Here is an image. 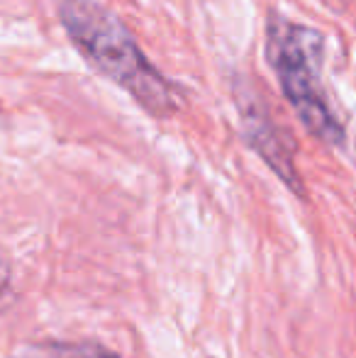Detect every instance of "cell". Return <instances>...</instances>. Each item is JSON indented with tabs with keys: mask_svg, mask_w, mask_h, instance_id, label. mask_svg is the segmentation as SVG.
<instances>
[{
	"mask_svg": "<svg viewBox=\"0 0 356 358\" xmlns=\"http://www.w3.org/2000/svg\"><path fill=\"white\" fill-rule=\"evenodd\" d=\"M234 105L242 120V137L249 149L278 176L285 188L298 198H305V183L295 169V144L290 134L273 122L264 98L244 78H234Z\"/></svg>",
	"mask_w": 356,
	"mask_h": 358,
	"instance_id": "obj_3",
	"label": "cell"
},
{
	"mask_svg": "<svg viewBox=\"0 0 356 358\" xmlns=\"http://www.w3.org/2000/svg\"><path fill=\"white\" fill-rule=\"evenodd\" d=\"M59 20L76 52L100 76L124 88L152 117L180 110V88L142 52L129 27L95 0H62Z\"/></svg>",
	"mask_w": 356,
	"mask_h": 358,
	"instance_id": "obj_1",
	"label": "cell"
},
{
	"mask_svg": "<svg viewBox=\"0 0 356 358\" xmlns=\"http://www.w3.org/2000/svg\"><path fill=\"white\" fill-rule=\"evenodd\" d=\"M10 358H120V354L93 341H37L20 346Z\"/></svg>",
	"mask_w": 356,
	"mask_h": 358,
	"instance_id": "obj_4",
	"label": "cell"
},
{
	"mask_svg": "<svg viewBox=\"0 0 356 358\" xmlns=\"http://www.w3.org/2000/svg\"><path fill=\"white\" fill-rule=\"evenodd\" d=\"M266 62L303 127L327 146H344L347 132L322 88L325 37L315 27L269 13Z\"/></svg>",
	"mask_w": 356,
	"mask_h": 358,
	"instance_id": "obj_2",
	"label": "cell"
},
{
	"mask_svg": "<svg viewBox=\"0 0 356 358\" xmlns=\"http://www.w3.org/2000/svg\"><path fill=\"white\" fill-rule=\"evenodd\" d=\"M13 290V264L8 256L0 251V300Z\"/></svg>",
	"mask_w": 356,
	"mask_h": 358,
	"instance_id": "obj_5",
	"label": "cell"
}]
</instances>
